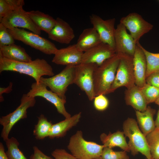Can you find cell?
Segmentation results:
<instances>
[{"mask_svg":"<svg viewBox=\"0 0 159 159\" xmlns=\"http://www.w3.org/2000/svg\"><path fill=\"white\" fill-rule=\"evenodd\" d=\"M8 30L14 40L21 41L45 54H54L58 49L49 40L24 29L16 28Z\"/></svg>","mask_w":159,"mask_h":159,"instance_id":"cell-5","label":"cell"},{"mask_svg":"<svg viewBox=\"0 0 159 159\" xmlns=\"http://www.w3.org/2000/svg\"><path fill=\"white\" fill-rule=\"evenodd\" d=\"M153 159H159V128H156L146 136Z\"/></svg>","mask_w":159,"mask_h":159,"instance_id":"cell-30","label":"cell"},{"mask_svg":"<svg viewBox=\"0 0 159 159\" xmlns=\"http://www.w3.org/2000/svg\"><path fill=\"white\" fill-rule=\"evenodd\" d=\"M13 83L10 82L9 85L6 87L0 88V102H1L4 101V99L2 94L4 93L8 94L12 90Z\"/></svg>","mask_w":159,"mask_h":159,"instance_id":"cell-38","label":"cell"},{"mask_svg":"<svg viewBox=\"0 0 159 159\" xmlns=\"http://www.w3.org/2000/svg\"><path fill=\"white\" fill-rule=\"evenodd\" d=\"M109 105V100L105 95H99L96 96L94 99V107L98 111H103L106 110Z\"/></svg>","mask_w":159,"mask_h":159,"instance_id":"cell-34","label":"cell"},{"mask_svg":"<svg viewBox=\"0 0 159 159\" xmlns=\"http://www.w3.org/2000/svg\"><path fill=\"white\" fill-rule=\"evenodd\" d=\"M140 88L148 104L155 102L159 98V88L146 83Z\"/></svg>","mask_w":159,"mask_h":159,"instance_id":"cell-31","label":"cell"},{"mask_svg":"<svg viewBox=\"0 0 159 159\" xmlns=\"http://www.w3.org/2000/svg\"><path fill=\"white\" fill-rule=\"evenodd\" d=\"M120 60L119 54H116L96 68L93 75L95 97L109 93L115 79Z\"/></svg>","mask_w":159,"mask_h":159,"instance_id":"cell-2","label":"cell"},{"mask_svg":"<svg viewBox=\"0 0 159 159\" xmlns=\"http://www.w3.org/2000/svg\"><path fill=\"white\" fill-rule=\"evenodd\" d=\"M146 83L159 88V71L150 74L146 79Z\"/></svg>","mask_w":159,"mask_h":159,"instance_id":"cell-36","label":"cell"},{"mask_svg":"<svg viewBox=\"0 0 159 159\" xmlns=\"http://www.w3.org/2000/svg\"><path fill=\"white\" fill-rule=\"evenodd\" d=\"M28 16L41 30L48 34L54 26L56 19L49 15L38 10L27 12Z\"/></svg>","mask_w":159,"mask_h":159,"instance_id":"cell-25","label":"cell"},{"mask_svg":"<svg viewBox=\"0 0 159 159\" xmlns=\"http://www.w3.org/2000/svg\"><path fill=\"white\" fill-rule=\"evenodd\" d=\"M51 155L54 159H77L64 149H56L52 152Z\"/></svg>","mask_w":159,"mask_h":159,"instance_id":"cell-35","label":"cell"},{"mask_svg":"<svg viewBox=\"0 0 159 159\" xmlns=\"http://www.w3.org/2000/svg\"><path fill=\"white\" fill-rule=\"evenodd\" d=\"M101 157L102 159H130L126 151H115L107 147L104 148Z\"/></svg>","mask_w":159,"mask_h":159,"instance_id":"cell-32","label":"cell"},{"mask_svg":"<svg viewBox=\"0 0 159 159\" xmlns=\"http://www.w3.org/2000/svg\"><path fill=\"white\" fill-rule=\"evenodd\" d=\"M37 124L35 125L33 130V135L35 138L40 140L48 137L50 129L52 124L49 121L47 118L43 114L38 117Z\"/></svg>","mask_w":159,"mask_h":159,"instance_id":"cell-26","label":"cell"},{"mask_svg":"<svg viewBox=\"0 0 159 159\" xmlns=\"http://www.w3.org/2000/svg\"><path fill=\"white\" fill-rule=\"evenodd\" d=\"M155 123L156 127L159 128V107L157 112L156 118L155 121Z\"/></svg>","mask_w":159,"mask_h":159,"instance_id":"cell-40","label":"cell"},{"mask_svg":"<svg viewBox=\"0 0 159 159\" xmlns=\"http://www.w3.org/2000/svg\"><path fill=\"white\" fill-rule=\"evenodd\" d=\"M118 54L120 57L119 63L109 93L121 87L128 89L135 85L133 56L125 54Z\"/></svg>","mask_w":159,"mask_h":159,"instance_id":"cell-8","label":"cell"},{"mask_svg":"<svg viewBox=\"0 0 159 159\" xmlns=\"http://www.w3.org/2000/svg\"><path fill=\"white\" fill-rule=\"evenodd\" d=\"M83 52L80 51L75 44L57 50L52 60L58 64L76 65L81 63Z\"/></svg>","mask_w":159,"mask_h":159,"instance_id":"cell-16","label":"cell"},{"mask_svg":"<svg viewBox=\"0 0 159 159\" xmlns=\"http://www.w3.org/2000/svg\"><path fill=\"white\" fill-rule=\"evenodd\" d=\"M120 23L130 31L136 44L139 43L141 37L153 27L152 24L145 20L141 15L135 12L130 13L122 17Z\"/></svg>","mask_w":159,"mask_h":159,"instance_id":"cell-11","label":"cell"},{"mask_svg":"<svg viewBox=\"0 0 159 159\" xmlns=\"http://www.w3.org/2000/svg\"><path fill=\"white\" fill-rule=\"evenodd\" d=\"M23 0H0V21L13 11L23 7Z\"/></svg>","mask_w":159,"mask_h":159,"instance_id":"cell-28","label":"cell"},{"mask_svg":"<svg viewBox=\"0 0 159 159\" xmlns=\"http://www.w3.org/2000/svg\"><path fill=\"white\" fill-rule=\"evenodd\" d=\"M90 18L93 27L97 32L102 42L109 45L115 49V18L105 20L95 14L91 15Z\"/></svg>","mask_w":159,"mask_h":159,"instance_id":"cell-13","label":"cell"},{"mask_svg":"<svg viewBox=\"0 0 159 159\" xmlns=\"http://www.w3.org/2000/svg\"><path fill=\"white\" fill-rule=\"evenodd\" d=\"M33 153L30 157V159H52L40 150L36 146L33 147Z\"/></svg>","mask_w":159,"mask_h":159,"instance_id":"cell-37","label":"cell"},{"mask_svg":"<svg viewBox=\"0 0 159 159\" xmlns=\"http://www.w3.org/2000/svg\"><path fill=\"white\" fill-rule=\"evenodd\" d=\"M116 54L113 48L102 42L83 52L81 63L94 64L99 66Z\"/></svg>","mask_w":159,"mask_h":159,"instance_id":"cell-14","label":"cell"},{"mask_svg":"<svg viewBox=\"0 0 159 159\" xmlns=\"http://www.w3.org/2000/svg\"><path fill=\"white\" fill-rule=\"evenodd\" d=\"M102 42L97 32L92 27L83 31L75 44L80 51L84 52Z\"/></svg>","mask_w":159,"mask_h":159,"instance_id":"cell-20","label":"cell"},{"mask_svg":"<svg viewBox=\"0 0 159 159\" xmlns=\"http://www.w3.org/2000/svg\"><path fill=\"white\" fill-rule=\"evenodd\" d=\"M137 44L142 49L146 57L147 63L146 79L151 73L159 71V53H153L150 52L145 49L140 43Z\"/></svg>","mask_w":159,"mask_h":159,"instance_id":"cell-29","label":"cell"},{"mask_svg":"<svg viewBox=\"0 0 159 159\" xmlns=\"http://www.w3.org/2000/svg\"><path fill=\"white\" fill-rule=\"evenodd\" d=\"M123 128L125 136L129 138L128 144L132 154L135 156L140 153L147 159H153L146 136L139 129L136 120L128 118L123 122Z\"/></svg>","mask_w":159,"mask_h":159,"instance_id":"cell-3","label":"cell"},{"mask_svg":"<svg viewBox=\"0 0 159 159\" xmlns=\"http://www.w3.org/2000/svg\"><path fill=\"white\" fill-rule=\"evenodd\" d=\"M35 97L24 94L19 106L13 112L0 118V124L3 126L1 137L5 141L9 138V133L14 125L19 120L27 117V110L34 107L36 103Z\"/></svg>","mask_w":159,"mask_h":159,"instance_id":"cell-6","label":"cell"},{"mask_svg":"<svg viewBox=\"0 0 159 159\" xmlns=\"http://www.w3.org/2000/svg\"><path fill=\"white\" fill-rule=\"evenodd\" d=\"M0 57L20 62L32 60L24 48L15 44L0 47Z\"/></svg>","mask_w":159,"mask_h":159,"instance_id":"cell-22","label":"cell"},{"mask_svg":"<svg viewBox=\"0 0 159 159\" xmlns=\"http://www.w3.org/2000/svg\"><path fill=\"white\" fill-rule=\"evenodd\" d=\"M14 40L8 29L0 23V47L14 44Z\"/></svg>","mask_w":159,"mask_h":159,"instance_id":"cell-33","label":"cell"},{"mask_svg":"<svg viewBox=\"0 0 159 159\" xmlns=\"http://www.w3.org/2000/svg\"><path fill=\"white\" fill-rule=\"evenodd\" d=\"M115 42L116 54H125L133 57L136 44L131 35L127 32L125 26L120 23L115 28Z\"/></svg>","mask_w":159,"mask_h":159,"instance_id":"cell-15","label":"cell"},{"mask_svg":"<svg viewBox=\"0 0 159 159\" xmlns=\"http://www.w3.org/2000/svg\"><path fill=\"white\" fill-rule=\"evenodd\" d=\"M76 65H68L59 73L48 78L42 77L40 82L48 87L61 99L66 101L65 93L68 86L74 84Z\"/></svg>","mask_w":159,"mask_h":159,"instance_id":"cell-7","label":"cell"},{"mask_svg":"<svg viewBox=\"0 0 159 159\" xmlns=\"http://www.w3.org/2000/svg\"><path fill=\"white\" fill-rule=\"evenodd\" d=\"M81 114V112H79L69 118H65L64 120L53 124L49 133V138L52 139L64 136L68 131L79 122Z\"/></svg>","mask_w":159,"mask_h":159,"instance_id":"cell-21","label":"cell"},{"mask_svg":"<svg viewBox=\"0 0 159 159\" xmlns=\"http://www.w3.org/2000/svg\"><path fill=\"white\" fill-rule=\"evenodd\" d=\"M156 112L155 109L148 106L144 112L136 111V115L140 130L146 136L155 128L153 117Z\"/></svg>","mask_w":159,"mask_h":159,"instance_id":"cell-23","label":"cell"},{"mask_svg":"<svg viewBox=\"0 0 159 159\" xmlns=\"http://www.w3.org/2000/svg\"><path fill=\"white\" fill-rule=\"evenodd\" d=\"M125 99L126 104L136 110L144 112L148 104L141 88L135 85L127 89L125 91Z\"/></svg>","mask_w":159,"mask_h":159,"instance_id":"cell-19","label":"cell"},{"mask_svg":"<svg viewBox=\"0 0 159 159\" xmlns=\"http://www.w3.org/2000/svg\"><path fill=\"white\" fill-rule=\"evenodd\" d=\"M105 147L103 145L85 140L81 130L77 131L70 137L67 146L77 159H94L100 157Z\"/></svg>","mask_w":159,"mask_h":159,"instance_id":"cell-4","label":"cell"},{"mask_svg":"<svg viewBox=\"0 0 159 159\" xmlns=\"http://www.w3.org/2000/svg\"><path fill=\"white\" fill-rule=\"evenodd\" d=\"M0 159H9L5 152L4 146L1 142L0 143Z\"/></svg>","mask_w":159,"mask_h":159,"instance_id":"cell-39","label":"cell"},{"mask_svg":"<svg viewBox=\"0 0 159 159\" xmlns=\"http://www.w3.org/2000/svg\"><path fill=\"white\" fill-rule=\"evenodd\" d=\"M55 24L48 34L51 39L62 44H69L75 37L73 29L67 22L57 17Z\"/></svg>","mask_w":159,"mask_h":159,"instance_id":"cell-17","label":"cell"},{"mask_svg":"<svg viewBox=\"0 0 159 159\" xmlns=\"http://www.w3.org/2000/svg\"><path fill=\"white\" fill-rule=\"evenodd\" d=\"M123 132L118 131L113 133L110 132L107 135L102 133L100 136V140L105 147L112 148L120 147L126 152L130 151V149L126 140Z\"/></svg>","mask_w":159,"mask_h":159,"instance_id":"cell-24","label":"cell"},{"mask_svg":"<svg viewBox=\"0 0 159 159\" xmlns=\"http://www.w3.org/2000/svg\"><path fill=\"white\" fill-rule=\"evenodd\" d=\"M8 29L19 27L26 29L40 35L41 30L34 24L27 14V11L21 7L15 10L0 21Z\"/></svg>","mask_w":159,"mask_h":159,"instance_id":"cell-10","label":"cell"},{"mask_svg":"<svg viewBox=\"0 0 159 159\" xmlns=\"http://www.w3.org/2000/svg\"><path fill=\"white\" fill-rule=\"evenodd\" d=\"M5 142L7 149L6 153L9 159H28L19 149V143L15 138L11 137Z\"/></svg>","mask_w":159,"mask_h":159,"instance_id":"cell-27","label":"cell"},{"mask_svg":"<svg viewBox=\"0 0 159 159\" xmlns=\"http://www.w3.org/2000/svg\"><path fill=\"white\" fill-rule=\"evenodd\" d=\"M10 71L28 75L39 83L44 76L54 75L52 66L44 59L37 58L29 62L14 61L0 57V73Z\"/></svg>","mask_w":159,"mask_h":159,"instance_id":"cell-1","label":"cell"},{"mask_svg":"<svg viewBox=\"0 0 159 159\" xmlns=\"http://www.w3.org/2000/svg\"><path fill=\"white\" fill-rule=\"evenodd\" d=\"M135 85L141 88L146 83L147 63L144 53L139 45L136 44L133 57Z\"/></svg>","mask_w":159,"mask_h":159,"instance_id":"cell-18","label":"cell"},{"mask_svg":"<svg viewBox=\"0 0 159 159\" xmlns=\"http://www.w3.org/2000/svg\"><path fill=\"white\" fill-rule=\"evenodd\" d=\"M31 89L26 94L29 96L35 97H40L45 99L53 104L58 112L65 118L71 117V115L66 110L64 105L66 101L61 99L56 94L48 90L44 84L40 82H35L32 84Z\"/></svg>","mask_w":159,"mask_h":159,"instance_id":"cell-12","label":"cell"},{"mask_svg":"<svg viewBox=\"0 0 159 159\" xmlns=\"http://www.w3.org/2000/svg\"><path fill=\"white\" fill-rule=\"evenodd\" d=\"M155 102L156 104L159 106V97Z\"/></svg>","mask_w":159,"mask_h":159,"instance_id":"cell-41","label":"cell"},{"mask_svg":"<svg viewBox=\"0 0 159 159\" xmlns=\"http://www.w3.org/2000/svg\"><path fill=\"white\" fill-rule=\"evenodd\" d=\"M97 66L94 64L82 63L75 66L74 84L85 92L90 101L95 97L93 75Z\"/></svg>","mask_w":159,"mask_h":159,"instance_id":"cell-9","label":"cell"},{"mask_svg":"<svg viewBox=\"0 0 159 159\" xmlns=\"http://www.w3.org/2000/svg\"><path fill=\"white\" fill-rule=\"evenodd\" d=\"M94 159H102L101 157Z\"/></svg>","mask_w":159,"mask_h":159,"instance_id":"cell-42","label":"cell"}]
</instances>
